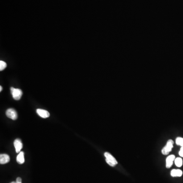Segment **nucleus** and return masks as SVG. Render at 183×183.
Wrapping results in <instances>:
<instances>
[{"mask_svg":"<svg viewBox=\"0 0 183 183\" xmlns=\"http://www.w3.org/2000/svg\"><path fill=\"white\" fill-rule=\"evenodd\" d=\"M16 183V182H11V183Z\"/></svg>","mask_w":183,"mask_h":183,"instance_id":"f3484780","label":"nucleus"},{"mask_svg":"<svg viewBox=\"0 0 183 183\" xmlns=\"http://www.w3.org/2000/svg\"><path fill=\"white\" fill-rule=\"evenodd\" d=\"M179 154L180 157H183V146H181Z\"/></svg>","mask_w":183,"mask_h":183,"instance_id":"4468645a","label":"nucleus"},{"mask_svg":"<svg viewBox=\"0 0 183 183\" xmlns=\"http://www.w3.org/2000/svg\"><path fill=\"white\" fill-rule=\"evenodd\" d=\"M174 141L172 140H168L166 146L164 147L162 150V153L164 155H166L169 154L172 150L174 146Z\"/></svg>","mask_w":183,"mask_h":183,"instance_id":"f03ea898","label":"nucleus"},{"mask_svg":"<svg viewBox=\"0 0 183 183\" xmlns=\"http://www.w3.org/2000/svg\"><path fill=\"white\" fill-rule=\"evenodd\" d=\"M14 146L16 153H20L23 147V143L21 142V140L19 138H17L14 141Z\"/></svg>","mask_w":183,"mask_h":183,"instance_id":"39448f33","label":"nucleus"},{"mask_svg":"<svg viewBox=\"0 0 183 183\" xmlns=\"http://www.w3.org/2000/svg\"><path fill=\"white\" fill-rule=\"evenodd\" d=\"M175 156L174 155H171L169 156L166 158V167L167 169H169L173 165V162L175 160Z\"/></svg>","mask_w":183,"mask_h":183,"instance_id":"0eeeda50","label":"nucleus"},{"mask_svg":"<svg viewBox=\"0 0 183 183\" xmlns=\"http://www.w3.org/2000/svg\"><path fill=\"white\" fill-rule=\"evenodd\" d=\"M174 163L177 167H180L183 165V160L182 158H177L174 160Z\"/></svg>","mask_w":183,"mask_h":183,"instance_id":"9b49d317","label":"nucleus"},{"mask_svg":"<svg viewBox=\"0 0 183 183\" xmlns=\"http://www.w3.org/2000/svg\"><path fill=\"white\" fill-rule=\"evenodd\" d=\"M2 90H3V88L2 87V86H0V92H2Z\"/></svg>","mask_w":183,"mask_h":183,"instance_id":"dca6fc26","label":"nucleus"},{"mask_svg":"<svg viewBox=\"0 0 183 183\" xmlns=\"http://www.w3.org/2000/svg\"><path fill=\"white\" fill-rule=\"evenodd\" d=\"M16 182L17 183H22V182H21V178H20V177H19V178H17V179H16Z\"/></svg>","mask_w":183,"mask_h":183,"instance_id":"2eb2a0df","label":"nucleus"},{"mask_svg":"<svg viewBox=\"0 0 183 183\" xmlns=\"http://www.w3.org/2000/svg\"><path fill=\"white\" fill-rule=\"evenodd\" d=\"M11 92L12 94L13 99L15 100H19L23 95V92L20 89L11 88Z\"/></svg>","mask_w":183,"mask_h":183,"instance_id":"7ed1b4c3","label":"nucleus"},{"mask_svg":"<svg viewBox=\"0 0 183 183\" xmlns=\"http://www.w3.org/2000/svg\"><path fill=\"white\" fill-rule=\"evenodd\" d=\"M36 112H37V114L42 118L45 119V118H48L50 116V114L49 112L44 109H37Z\"/></svg>","mask_w":183,"mask_h":183,"instance_id":"423d86ee","label":"nucleus"},{"mask_svg":"<svg viewBox=\"0 0 183 183\" xmlns=\"http://www.w3.org/2000/svg\"><path fill=\"white\" fill-rule=\"evenodd\" d=\"M104 156L106 158V162L110 166L114 167L117 164V161L116 160L115 157L112 155L110 153L106 152L104 153Z\"/></svg>","mask_w":183,"mask_h":183,"instance_id":"f257e3e1","label":"nucleus"},{"mask_svg":"<svg viewBox=\"0 0 183 183\" xmlns=\"http://www.w3.org/2000/svg\"><path fill=\"white\" fill-rule=\"evenodd\" d=\"M7 67V64L3 61H0V70L2 71Z\"/></svg>","mask_w":183,"mask_h":183,"instance_id":"ddd939ff","label":"nucleus"},{"mask_svg":"<svg viewBox=\"0 0 183 183\" xmlns=\"http://www.w3.org/2000/svg\"><path fill=\"white\" fill-rule=\"evenodd\" d=\"M171 177H180L183 175V171L180 169H173L170 173Z\"/></svg>","mask_w":183,"mask_h":183,"instance_id":"1a4fd4ad","label":"nucleus"},{"mask_svg":"<svg viewBox=\"0 0 183 183\" xmlns=\"http://www.w3.org/2000/svg\"><path fill=\"white\" fill-rule=\"evenodd\" d=\"M16 161L17 163L21 164L25 162V158H24V153L23 152H20L19 153V155H17L16 158Z\"/></svg>","mask_w":183,"mask_h":183,"instance_id":"9d476101","label":"nucleus"},{"mask_svg":"<svg viewBox=\"0 0 183 183\" xmlns=\"http://www.w3.org/2000/svg\"><path fill=\"white\" fill-rule=\"evenodd\" d=\"M10 157L7 154H1L0 155V163L5 164L9 162Z\"/></svg>","mask_w":183,"mask_h":183,"instance_id":"6e6552de","label":"nucleus"},{"mask_svg":"<svg viewBox=\"0 0 183 183\" xmlns=\"http://www.w3.org/2000/svg\"><path fill=\"white\" fill-rule=\"evenodd\" d=\"M6 115L7 117L13 120H16L18 117L17 112L14 109H13V108L7 109V111L6 112Z\"/></svg>","mask_w":183,"mask_h":183,"instance_id":"20e7f679","label":"nucleus"},{"mask_svg":"<svg viewBox=\"0 0 183 183\" xmlns=\"http://www.w3.org/2000/svg\"><path fill=\"white\" fill-rule=\"evenodd\" d=\"M176 144L178 146H183V138L182 137H178L176 138L175 140Z\"/></svg>","mask_w":183,"mask_h":183,"instance_id":"f8f14e48","label":"nucleus"}]
</instances>
